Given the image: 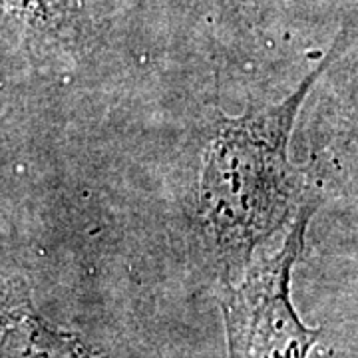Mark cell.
I'll return each mask as SVG.
<instances>
[{"instance_id": "6da1fadb", "label": "cell", "mask_w": 358, "mask_h": 358, "mask_svg": "<svg viewBox=\"0 0 358 358\" xmlns=\"http://www.w3.org/2000/svg\"><path fill=\"white\" fill-rule=\"evenodd\" d=\"M348 32L346 24L289 96L253 103L241 115L223 114L211 129L195 189V223L227 275L241 273L261 245L319 201L289 148L303 103L338 58Z\"/></svg>"}, {"instance_id": "277c9868", "label": "cell", "mask_w": 358, "mask_h": 358, "mask_svg": "<svg viewBox=\"0 0 358 358\" xmlns=\"http://www.w3.org/2000/svg\"><path fill=\"white\" fill-rule=\"evenodd\" d=\"M0 358H102L78 334L60 331L34 307L22 282L0 294Z\"/></svg>"}, {"instance_id": "7a4b0ae2", "label": "cell", "mask_w": 358, "mask_h": 358, "mask_svg": "<svg viewBox=\"0 0 358 358\" xmlns=\"http://www.w3.org/2000/svg\"><path fill=\"white\" fill-rule=\"evenodd\" d=\"M319 201L307 203L289 225L281 247L251 259L237 281H227L221 310L227 358H308L320 331L299 319L291 301L293 268L305 249Z\"/></svg>"}, {"instance_id": "3957f363", "label": "cell", "mask_w": 358, "mask_h": 358, "mask_svg": "<svg viewBox=\"0 0 358 358\" xmlns=\"http://www.w3.org/2000/svg\"><path fill=\"white\" fill-rule=\"evenodd\" d=\"M0 22L32 56H76L96 30L94 0H0Z\"/></svg>"}]
</instances>
